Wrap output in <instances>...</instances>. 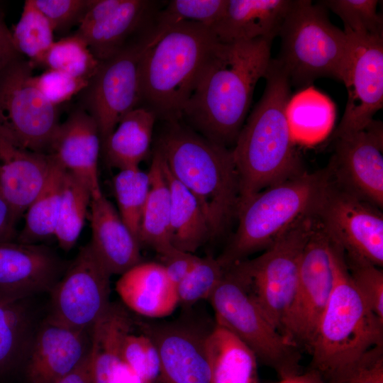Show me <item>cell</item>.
<instances>
[{"label": "cell", "mask_w": 383, "mask_h": 383, "mask_svg": "<svg viewBox=\"0 0 383 383\" xmlns=\"http://www.w3.org/2000/svg\"><path fill=\"white\" fill-rule=\"evenodd\" d=\"M272 41H217L184 108L182 121L216 143L229 148L234 145L255 86L272 59Z\"/></svg>", "instance_id": "6da1fadb"}, {"label": "cell", "mask_w": 383, "mask_h": 383, "mask_svg": "<svg viewBox=\"0 0 383 383\" xmlns=\"http://www.w3.org/2000/svg\"><path fill=\"white\" fill-rule=\"evenodd\" d=\"M264 78L263 94L232 148L239 181L238 205L305 171L287 118L292 87L277 59H271Z\"/></svg>", "instance_id": "7a4b0ae2"}, {"label": "cell", "mask_w": 383, "mask_h": 383, "mask_svg": "<svg viewBox=\"0 0 383 383\" xmlns=\"http://www.w3.org/2000/svg\"><path fill=\"white\" fill-rule=\"evenodd\" d=\"M165 123L155 148L172 175L197 199L210 238L218 237L236 216L239 202L232 148L207 139L181 121Z\"/></svg>", "instance_id": "3957f363"}, {"label": "cell", "mask_w": 383, "mask_h": 383, "mask_svg": "<svg viewBox=\"0 0 383 383\" xmlns=\"http://www.w3.org/2000/svg\"><path fill=\"white\" fill-rule=\"evenodd\" d=\"M217 41L210 28L190 21L152 33L139 65L140 106L164 122L181 121Z\"/></svg>", "instance_id": "277c9868"}, {"label": "cell", "mask_w": 383, "mask_h": 383, "mask_svg": "<svg viewBox=\"0 0 383 383\" xmlns=\"http://www.w3.org/2000/svg\"><path fill=\"white\" fill-rule=\"evenodd\" d=\"M331 183L328 169L306 171L240 204L238 228L217 257L226 268L271 245L299 220L316 213Z\"/></svg>", "instance_id": "5b68a950"}, {"label": "cell", "mask_w": 383, "mask_h": 383, "mask_svg": "<svg viewBox=\"0 0 383 383\" xmlns=\"http://www.w3.org/2000/svg\"><path fill=\"white\" fill-rule=\"evenodd\" d=\"M334 266L333 290L309 350L310 369L323 379L368 350L383 345V321L355 287L343 251L335 243Z\"/></svg>", "instance_id": "8992f818"}, {"label": "cell", "mask_w": 383, "mask_h": 383, "mask_svg": "<svg viewBox=\"0 0 383 383\" xmlns=\"http://www.w3.org/2000/svg\"><path fill=\"white\" fill-rule=\"evenodd\" d=\"M278 36L281 48L277 60L292 87L301 90L321 77L343 82L350 40L331 22L321 4L294 0Z\"/></svg>", "instance_id": "52a82bcc"}, {"label": "cell", "mask_w": 383, "mask_h": 383, "mask_svg": "<svg viewBox=\"0 0 383 383\" xmlns=\"http://www.w3.org/2000/svg\"><path fill=\"white\" fill-rule=\"evenodd\" d=\"M209 300L216 324L236 336L280 379L301 372V349L274 326L249 294L239 262L225 268Z\"/></svg>", "instance_id": "ba28073f"}, {"label": "cell", "mask_w": 383, "mask_h": 383, "mask_svg": "<svg viewBox=\"0 0 383 383\" xmlns=\"http://www.w3.org/2000/svg\"><path fill=\"white\" fill-rule=\"evenodd\" d=\"M316 221L315 216L299 220L262 255L239 262L249 294L282 334L296 289L301 254Z\"/></svg>", "instance_id": "9c48e42d"}, {"label": "cell", "mask_w": 383, "mask_h": 383, "mask_svg": "<svg viewBox=\"0 0 383 383\" xmlns=\"http://www.w3.org/2000/svg\"><path fill=\"white\" fill-rule=\"evenodd\" d=\"M33 68L21 55L0 71V129L23 148L48 154L60 123L57 106L30 82Z\"/></svg>", "instance_id": "30bf717a"}, {"label": "cell", "mask_w": 383, "mask_h": 383, "mask_svg": "<svg viewBox=\"0 0 383 383\" xmlns=\"http://www.w3.org/2000/svg\"><path fill=\"white\" fill-rule=\"evenodd\" d=\"M335 243L316 219L301 254L296 289L282 334L298 348L310 349L335 279Z\"/></svg>", "instance_id": "8fae6325"}, {"label": "cell", "mask_w": 383, "mask_h": 383, "mask_svg": "<svg viewBox=\"0 0 383 383\" xmlns=\"http://www.w3.org/2000/svg\"><path fill=\"white\" fill-rule=\"evenodd\" d=\"M151 36L148 31L113 56L100 61L80 93L79 106L95 121L101 144L124 116L140 106L139 65Z\"/></svg>", "instance_id": "7c38bea8"}, {"label": "cell", "mask_w": 383, "mask_h": 383, "mask_svg": "<svg viewBox=\"0 0 383 383\" xmlns=\"http://www.w3.org/2000/svg\"><path fill=\"white\" fill-rule=\"evenodd\" d=\"M111 276L89 243L81 247L50 292L48 318L73 329L91 332L110 306Z\"/></svg>", "instance_id": "4fadbf2b"}, {"label": "cell", "mask_w": 383, "mask_h": 383, "mask_svg": "<svg viewBox=\"0 0 383 383\" xmlns=\"http://www.w3.org/2000/svg\"><path fill=\"white\" fill-rule=\"evenodd\" d=\"M316 217L345 257L383 265V214L379 208L331 178Z\"/></svg>", "instance_id": "5bb4252c"}, {"label": "cell", "mask_w": 383, "mask_h": 383, "mask_svg": "<svg viewBox=\"0 0 383 383\" xmlns=\"http://www.w3.org/2000/svg\"><path fill=\"white\" fill-rule=\"evenodd\" d=\"M345 33L350 40L343 82L348 99L335 138L364 128L383 106V36L362 37Z\"/></svg>", "instance_id": "9a60e30c"}, {"label": "cell", "mask_w": 383, "mask_h": 383, "mask_svg": "<svg viewBox=\"0 0 383 383\" xmlns=\"http://www.w3.org/2000/svg\"><path fill=\"white\" fill-rule=\"evenodd\" d=\"M327 167L333 181L377 207L383 206V127L373 120L364 128L335 138Z\"/></svg>", "instance_id": "2e32d148"}, {"label": "cell", "mask_w": 383, "mask_h": 383, "mask_svg": "<svg viewBox=\"0 0 383 383\" xmlns=\"http://www.w3.org/2000/svg\"><path fill=\"white\" fill-rule=\"evenodd\" d=\"M157 4L149 0H91L75 33L98 60H105L150 30Z\"/></svg>", "instance_id": "e0dca14e"}, {"label": "cell", "mask_w": 383, "mask_h": 383, "mask_svg": "<svg viewBox=\"0 0 383 383\" xmlns=\"http://www.w3.org/2000/svg\"><path fill=\"white\" fill-rule=\"evenodd\" d=\"M68 265L44 245L0 243V299H27L50 292Z\"/></svg>", "instance_id": "ac0fdd59"}, {"label": "cell", "mask_w": 383, "mask_h": 383, "mask_svg": "<svg viewBox=\"0 0 383 383\" xmlns=\"http://www.w3.org/2000/svg\"><path fill=\"white\" fill-rule=\"evenodd\" d=\"M138 323L158 351L162 383H211L207 334L177 323Z\"/></svg>", "instance_id": "d6986e66"}, {"label": "cell", "mask_w": 383, "mask_h": 383, "mask_svg": "<svg viewBox=\"0 0 383 383\" xmlns=\"http://www.w3.org/2000/svg\"><path fill=\"white\" fill-rule=\"evenodd\" d=\"M91 335L48 317L35 333L22 366L26 383H55L68 374L90 351Z\"/></svg>", "instance_id": "ffe728a7"}, {"label": "cell", "mask_w": 383, "mask_h": 383, "mask_svg": "<svg viewBox=\"0 0 383 383\" xmlns=\"http://www.w3.org/2000/svg\"><path fill=\"white\" fill-rule=\"evenodd\" d=\"M101 150V138L95 121L79 106L60 123L48 154L83 182L89 189L91 199H96L103 194L98 170Z\"/></svg>", "instance_id": "44dd1931"}, {"label": "cell", "mask_w": 383, "mask_h": 383, "mask_svg": "<svg viewBox=\"0 0 383 383\" xmlns=\"http://www.w3.org/2000/svg\"><path fill=\"white\" fill-rule=\"evenodd\" d=\"M52 155L29 150L0 129V192L18 220L43 187Z\"/></svg>", "instance_id": "7402d4cb"}, {"label": "cell", "mask_w": 383, "mask_h": 383, "mask_svg": "<svg viewBox=\"0 0 383 383\" xmlns=\"http://www.w3.org/2000/svg\"><path fill=\"white\" fill-rule=\"evenodd\" d=\"M89 209V243L110 274L121 275L142 262L140 244L113 204L102 194L91 199Z\"/></svg>", "instance_id": "603a6c76"}, {"label": "cell", "mask_w": 383, "mask_h": 383, "mask_svg": "<svg viewBox=\"0 0 383 383\" xmlns=\"http://www.w3.org/2000/svg\"><path fill=\"white\" fill-rule=\"evenodd\" d=\"M294 0H228L226 9L211 28L222 43L274 40Z\"/></svg>", "instance_id": "cb8c5ba5"}, {"label": "cell", "mask_w": 383, "mask_h": 383, "mask_svg": "<svg viewBox=\"0 0 383 383\" xmlns=\"http://www.w3.org/2000/svg\"><path fill=\"white\" fill-rule=\"evenodd\" d=\"M116 290L127 307L148 318L169 316L179 304L177 287L160 263L133 267L121 275Z\"/></svg>", "instance_id": "d4e9b609"}, {"label": "cell", "mask_w": 383, "mask_h": 383, "mask_svg": "<svg viewBox=\"0 0 383 383\" xmlns=\"http://www.w3.org/2000/svg\"><path fill=\"white\" fill-rule=\"evenodd\" d=\"M157 116L144 106L128 112L101 144L106 163L120 170L139 167L149 155Z\"/></svg>", "instance_id": "484cf974"}, {"label": "cell", "mask_w": 383, "mask_h": 383, "mask_svg": "<svg viewBox=\"0 0 383 383\" xmlns=\"http://www.w3.org/2000/svg\"><path fill=\"white\" fill-rule=\"evenodd\" d=\"M205 345L211 383H259L257 357L229 331L215 324Z\"/></svg>", "instance_id": "4316f807"}, {"label": "cell", "mask_w": 383, "mask_h": 383, "mask_svg": "<svg viewBox=\"0 0 383 383\" xmlns=\"http://www.w3.org/2000/svg\"><path fill=\"white\" fill-rule=\"evenodd\" d=\"M163 164V156L155 148L148 172L150 189L143 209L138 234L140 245L151 248L160 256L174 248L170 236L171 196Z\"/></svg>", "instance_id": "83f0119b"}, {"label": "cell", "mask_w": 383, "mask_h": 383, "mask_svg": "<svg viewBox=\"0 0 383 383\" xmlns=\"http://www.w3.org/2000/svg\"><path fill=\"white\" fill-rule=\"evenodd\" d=\"M163 169L171 196V243L194 254L210 238L208 223L196 197L172 175L165 159Z\"/></svg>", "instance_id": "f1b7e54d"}, {"label": "cell", "mask_w": 383, "mask_h": 383, "mask_svg": "<svg viewBox=\"0 0 383 383\" xmlns=\"http://www.w3.org/2000/svg\"><path fill=\"white\" fill-rule=\"evenodd\" d=\"M286 113L293 140L304 145L323 140L332 130L335 118L331 99L310 87L290 98Z\"/></svg>", "instance_id": "f546056e"}, {"label": "cell", "mask_w": 383, "mask_h": 383, "mask_svg": "<svg viewBox=\"0 0 383 383\" xmlns=\"http://www.w3.org/2000/svg\"><path fill=\"white\" fill-rule=\"evenodd\" d=\"M27 299H0V380L21 367L35 333Z\"/></svg>", "instance_id": "4dcf8cb0"}, {"label": "cell", "mask_w": 383, "mask_h": 383, "mask_svg": "<svg viewBox=\"0 0 383 383\" xmlns=\"http://www.w3.org/2000/svg\"><path fill=\"white\" fill-rule=\"evenodd\" d=\"M66 172L67 170L54 157L43 187L25 212V223L18 236V242L36 243L54 235Z\"/></svg>", "instance_id": "1f68e13d"}, {"label": "cell", "mask_w": 383, "mask_h": 383, "mask_svg": "<svg viewBox=\"0 0 383 383\" xmlns=\"http://www.w3.org/2000/svg\"><path fill=\"white\" fill-rule=\"evenodd\" d=\"M91 200L88 187L67 171L54 236L65 251L71 250L83 229Z\"/></svg>", "instance_id": "d6a6232c"}, {"label": "cell", "mask_w": 383, "mask_h": 383, "mask_svg": "<svg viewBox=\"0 0 383 383\" xmlns=\"http://www.w3.org/2000/svg\"><path fill=\"white\" fill-rule=\"evenodd\" d=\"M54 30L32 0L24 3L21 17L11 31L18 52L34 65H40L54 40Z\"/></svg>", "instance_id": "836d02e7"}, {"label": "cell", "mask_w": 383, "mask_h": 383, "mask_svg": "<svg viewBox=\"0 0 383 383\" xmlns=\"http://www.w3.org/2000/svg\"><path fill=\"white\" fill-rule=\"evenodd\" d=\"M99 64L100 61L92 54L85 40L74 33L55 41L40 65L89 80Z\"/></svg>", "instance_id": "e575fe53"}, {"label": "cell", "mask_w": 383, "mask_h": 383, "mask_svg": "<svg viewBox=\"0 0 383 383\" xmlns=\"http://www.w3.org/2000/svg\"><path fill=\"white\" fill-rule=\"evenodd\" d=\"M113 187L118 211L138 240L142 212L150 189L149 174L139 167L120 170L113 179Z\"/></svg>", "instance_id": "d590c367"}, {"label": "cell", "mask_w": 383, "mask_h": 383, "mask_svg": "<svg viewBox=\"0 0 383 383\" xmlns=\"http://www.w3.org/2000/svg\"><path fill=\"white\" fill-rule=\"evenodd\" d=\"M228 0H172L157 11L152 30L160 34L179 23L190 21L211 28L222 16Z\"/></svg>", "instance_id": "8d00e7d4"}, {"label": "cell", "mask_w": 383, "mask_h": 383, "mask_svg": "<svg viewBox=\"0 0 383 383\" xmlns=\"http://www.w3.org/2000/svg\"><path fill=\"white\" fill-rule=\"evenodd\" d=\"M336 14L344 31L362 37L383 36V18L377 0H325L318 1Z\"/></svg>", "instance_id": "74e56055"}, {"label": "cell", "mask_w": 383, "mask_h": 383, "mask_svg": "<svg viewBox=\"0 0 383 383\" xmlns=\"http://www.w3.org/2000/svg\"><path fill=\"white\" fill-rule=\"evenodd\" d=\"M225 268L211 255L199 257L192 269L177 285L179 303L193 304L209 299L220 282Z\"/></svg>", "instance_id": "f35d334b"}, {"label": "cell", "mask_w": 383, "mask_h": 383, "mask_svg": "<svg viewBox=\"0 0 383 383\" xmlns=\"http://www.w3.org/2000/svg\"><path fill=\"white\" fill-rule=\"evenodd\" d=\"M121 358L147 383H153L159 379V353L155 343L147 335L128 333L123 340Z\"/></svg>", "instance_id": "ab89813d"}, {"label": "cell", "mask_w": 383, "mask_h": 383, "mask_svg": "<svg viewBox=\"0 0 383 383\" xmlns=\"http://www.w3.org/2000/svg\"><path fill=\"white\" fill-rule=\"evenodd\" d=\"M350 278L373 313L383 321V272L379 267L344 255Z\"/></svg>", "instance_id": "60d3db41"}, {"label": "cell", "mask_w": 383, "mask_h": 383, "mask_svg": "<svg viewBox=\"0 0 383 383\" xmlns=\"http://www.w3.org/2000/svg\"><path fill=\"white\" fill-rule=\"evenodd\" d=\"M323 380L325 383H383V345L368 350Z\"/></svg>", "instance_id": "b9f144b4"}, {"label": "cell", "mask_w": 383, "mask_h": 383, "mask_svg": "<svg viewBox=\"0 0 383 383\" xmlns=\"http://www.w3.org/2000/svg\"><path fill=\"white\" fill-rule=\"evenodd\" d=\"M122 339L113 332L96 335L92 340L94 383H118L116 371L121 361Z\"/></svg>", "instance_id": "7bdbcfd3"}, {"label": "cell", "mask_w": 383, "mask_h": 383, "mask_svg": "<svg viewBox=\"0 0 383 383\" xmlns=\"http://www.w3.org/2000/svg\"><path fill=\"white\" fill-rule=\"evenodd\" d=\"M30 82L51 104L57 106L80 94L89 80L46 69L38 75H33Z\"/></svg>", "instance_id": "ee69618b"}, {"label": "cell", "mask_w": 383, "mask_h": 383, "mask_svg": "<svg viewBox=\"0 0 383 383\" xmlns=\"http://www.w3.org/2000/svg\"><path fill=\"white\" fill-rule=\"evenodd\" d=\"M47 18L54 32L64 33L79 26L91 0H32Z\"/></svg>", "instance_id": "f6af8a7d"}, {"label": "cell", "mask_w": 383, "mask_h": 383, "mask_svg": "<svg viewBox=\"0 0 383 383\" xmlns=\"http://www.w3.org/2000/svg\"><path fill=\"white\" fill-rule=\"evenodd\" d=\"M199 257L173 248L160 256V263L170 281L176 286L185 277Z\"/></svg>", "instance_id": "bcb514c9"}, {"label": "cell", "mask_w": 383, "mask_h": 383, "mask_svg": "<svg viewBox=\"0 0 383 383\" xmlns=\"http://www.w3.org/2000/svg\"><path fill=\"white\" fill-rule=\"evenodd\" d=\"M21 55L18 52L0 6V71Z\"/></svg>", "instance_id": "7dc6e473"}, {"label": "cell", "mask_w": 383, "mask_h": 383, "mask_svg": "<svg viewBox=\"0 0 383 383\" xmlns=\"http://www.w3.org/2000/svg\"><path fill=\"white\" fill-rule=\"evenodd\" d=\"M17 221L13 209L0 192V243L13 241Z\"/></svg>", "instance_id": "c3c4849f"}, {"label": "cell", "mask_w": 383, "mask_h": 383, "mask_svg": "<svg viewBox=\"0 0 383 383\" xmlns=\"http://www.w3.org/2000/svg\"><path fill=\"white\" fill-rule=\"evenodd\" d=\"M55 383H94V360L91 349L74 370Z\"/></svg>", "instance_id": "681fc988"}, {"label": "cell", "mask_w": 383, "mask_h": 383, "mask_svg": "<svg viewBox=\"0 0 383 383\" xmlns=\"http://www.w3.org/2000/svg\"><path fill=\"white\" fill-rule=\"evenodd\" d=\"M118 383H147L133 368L121 358L116 371Z\"/></svg>", "instance_id": "f907efd6"}, {"label": "cell", "mask_w": 383, "mask_h": 383, "mask_svg": "<svg viewBox=\"0 0 383 383\" xmlns=\"http://www.w3.org/2000/svg\"><path fill=\"white\" fill-rule=\"evenodd\" d=\"M276 383H325L323 377L314 370L309 369L305 372L280 379Z\"/></svg>", "instance_id": "816d5d0a"}]
</instances>
